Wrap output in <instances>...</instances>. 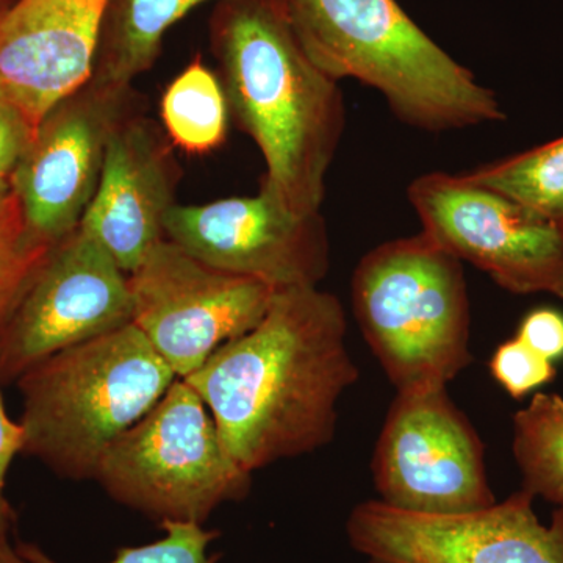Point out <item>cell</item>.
Here are the masks:
<instances>
[{
  "label": "cell",
  "instance_id": "obj_2",
  "mask_svg": "<svg viewBox=\"0 0 563 563\" xmlns=\"http://www.w3.org/2000/svg\"><path fill=\"white\" fill-rule=\"evenodd\" d=\"M210 47L231 117L266 163L263 177L296 213H320L344 131L339 81L303 51L282 0H220Z\"/></svg>",
  "mask_w": 563,
  "mask_h": 563
},
{
  "label": "cell",
  "instance_id": "obj_20",
  "mask_svg": "<svg viewBox=\"0 0 563 563\" xmlns=\"http://www.w3.org/2000/svg\"><path fill=\"white\" fill-rule=\"evenodd\" d=\"M52 247L32 239L14 192L0 196V325Z\"/></svg>",
  "mask_w": 563,
  "mask_h": 563
},
{
  "label": "cell",
  "instance_id": "obj_15",
  "mask_svg": "<svg viewBox=\"0 0 563 563\" xmlns=\"http://www.w3.org/2000/svg\"><path fill=\"white\" fill-rule=\"evenodd\" d=\"M180 179L179 162L162 125L135 111L111 133L98 190L80 228L132 273L166 239V214L177 203Z\"/></svg>",
  "mask_w": 563,
  "mask_h": 563
},
{
  "label": "cell",
  "instance_id": "obj_6",
  "mask_svg": "<svg viewBox=\"0 0 563 563\" xmlns=\"http://www.w3.org/2000/svg\"><path fill=\"white\" fill-rule=\"evenodd\" d=\"M95 479L114 501L163 521L203 525L242 501L252 474L225 450L206 404L184 379L107 448Z\"/></svg>",
  "mask_w": 563,
  "mask_h": 563
},
{
  "label": "cell",
  "instance_id": "obj_21",
  "mask_svg": "<svg viewBox=\"0 0 563 563\" xmlns=\"http://www.w3.org/2000/svg\"><path fill=\"white\" fill-rule=\"evenodd\" d=\"M161 526L165 536L157 542L121 548L107 563H217L218 555L210 553V547L220 532L181 521H163ZM18 548L31 563H58L36 544L18 543Z\"/></svg>",
  "mask_w": 563,
  "mask_h": 563
},
{
  "label": "cell",
  "instance_id": "obj_11",
  "mask_svg": "<svg viewBox=\"0 0 563 563\" xmlns=\"http://www.w3.org/2000/svg\"><path fill=\"white\" fill-rule=\"evenodd\" d=\"M533 498L523 488L506 501L461 514L365 501L347 518V539L372 563H563V509L542 525Z\"/></svg>",
  "mask_w": 563,
  "mask_h": 563
},
{
  "label": "cell",
  "instance_id": "obj_19",
  "mask_svg": "<svg viewBox=\"0 0 563 563\" xmlns=\"http://www.w3.org/2000/svg\"><path fill=\"white\" fill-rule=\"evenodd\" d=\"M465 176L563 224V136L504 161L488 163Z\"/></svg>",
  "mask_w": 563,
  "mask_h": 563
},
{
  "label": "cell",
  "instance_id": "obj_8",
  "mask_svg": "<svg viewBox=\"0 0 563 563\" xmlns=\"http://www.w3.org/2000/svg\"><path fill=\"white\" fill-rule=\"evenodd\" d=\"M409 201L422 233L504 290L563 299V224L465 174H424L410 185Z\"/></svg>",
  "mask_w": 563,
  "mask_h": 563
},
{
  "label": "cell",
  "instance_id": "obj_13",
  "mask_svg": "<svg viewBox=\"0 0 563 563\" xmlns=\"http://www.w3.org/2000/svg\"><path fill=\"white\" fill-rule=\"evenodd\" d=\"M165 236L207 265L276 290L318 287L331 266L321 211L296 213L265 177L254 196L176 203L166 214Z\"/></svg>",
  "mask_w": 563,
  "mask_h": 563
},
{
  "label": "cell",
  "instance_id": "obj_1",
  "mask_svg": "<svg viewBox=\"0 0 563 563\" xmlns=\"http://www.w3.org/2000/svg\"><path fill=\"white\" fill-rule=\"evenodd\" d=\"M346 329L343 303L332 292L280 288L255 328L185 377L247 473L332 442L336 406L358 379Z\"/></svg>",
  "mask_w": 563,
  "mask_h": 563
},
{
  "label": "cell",
  "instance_id": "obj_10",
  "mask_svg": "<svg viewBox=\"0 0 563 563\" xmlns=\"http://www.w3.org/2000/svg\"><path fill=\"white\" fill-rule=\"evenodd\" d=\"M380 501L420 514H461L496 503L484 443L446 388L398 393L374 448Z\"/></svg>",
  "mask_w": 563,
  "mask_h": 563
},
{
  "label": "cell",
  "instance_id": "obj_5",
  "mask_svg": "<svg viewBox=\"0 0 563 563\" xmlns=\"http://www.w3.org/2000/svg\"><path fill=\"white\" fill-rule=\"evenodd\" d=\"M355 320L398 393L446 388L472 363L462 262L426 233L369 251L351 280Z\"/></svg>",
  "mask_w": 563,
  "mask_h": 563
},
{
  "label": "cell",
  "instance_id": "obj_14",
  "mask_svg": "<svg viewBox=\"0 0 563 563\" xmlns=\"http://www.w3.org/2000/svg\"><path fill=\"white\" fill-rule=\"evenodd\" d=\"M109 0H16L0 14V102L33 129L90 80Z\"/></svg>",
  "mask_w": 563,
  "mask_h": 563
},
{
  "label": "cell",
  "instance_id": "obj_24",
  "mask_svg": "<svg viewBox=\"0 0 563 563\" xmlns=\"http://www.w3.org/2000/svg\"><path fill=\"white\" fill-rule=\"evenodd\" d=\"M515 336L548 361H561L563 358V313L550 307L532 310L520 322Z\"/></svg>",
  "mask_w": 563,
  "mask_h": 563
},
{
  "label": "cell",
  "instance_id": "obj_23",
  "mask_svg": "<svg viewBox=\"0 0 563 563\" xmlns=\"http://www.w3.org/2000/svg\"><path fill=\"white\" fill-rule=\"evenodd\" d=\"M33 135L35 129L21 113L0 102V196L11 190V176L31 146Z\"/></svg>",
  "mask_w": 563,
  "mask_h": 563
},
{
  "label": "cell",
  "instance_id": "obj_22",
  "mask_svg": "<svg viewBox=\"0 0 563 563\" xmlns=\"http://www.w3.org/2000/svg\"><path fill=\"white\" fill-rule=\"evenodd\" d=\"M492 376L515 399L525 398L555 379L554 362L531 350L520 339L507 340L496 347L490 361Z\"/></svg>",
  "mask_w": 563,
  "mask_h": 563
},
{
  "label": "cell",
  "instance_id": "obj_25",
  "mask_svg": "<svg viewBox=\"0 0 563 563\" xmlns=\"http://www.w3.org/2000/svg\"><path fill=\"white\" fill-rule=\"evenodd\" d=\"M22 446H24V433L21 424L10 420L0 395V528L11 529L13 526V509L7 501L3 490H5V479L11 462L22 453Z\"/></svg>",
  "mask_w": 563,
  "mask_h": 563
},
{
  "label": "cell",
  "instance_id": "obj_3",
  "mask_svg": "<svg viewBox=\"0 0 563 563\" xmlns=\"http://www.w3.org/2000/svg\"><path fill=\"white\" fill-rule=\"evenodd\" d=\"M303 51L336 81L384 96L406 124L455 131L504 120L495 92L418 27L396 0H282Z\"/></svg>",
  "mask_w": 563,
  "mask_h": 563
},
{
  "label": "cell",
  "instance_id": "obj_26",
  "mask_svg": "<svg viewBox=\"0 0 563 563\" xmlns=\"http://www.w3.org/2000/svg\"><path fill=\"white\" fill-rule=\"evenodd\" d=\"M10 531V528H0V563H31L22 555L18 544H11Z\"/></svg>",
  "mask_w": 563,
  "mask_h": 563
},
{
  "label": "cell",
  "instance_id": "obj_16",
  "mask_svg": "<svg viewBox=\"0 0 563 563\" xmlns=\"http://www.w3.org/2000/svg\"><path fill=\"white\" fill-rule=\"evenodd\" d=\"M207 2L211 0H109L91 79L133 85L157 62L169 29Z\"/></svg>",
  "mask_w": 563,
  "mask_h": 563
},
{
  "label": "cell",
  "instance_id": "obj_17",
  "mask_svg": "<svg viewBox=\"0 0 563 563\" xmlns=\"http://www.w3.org/2000/svg\"><path fill=\"white\" fill-rule=\"evenodd\" d=\"M162 128L177 150L210 154L228 139V98L220 76L196 55L166 87L161 101Z\"/></svg>",
  "mask_w": 563,
  "mask_h": 563
},
{
  "label": "cell",
  "instance_id": "obj_7",
  "mask_svg": "<svg viewBox=\"0 0 563 563\" xmlns=\"http://www.w3.org/2000/svg\"><path fill=\"white\" fill-rule=\"evenodd\" d=\"M132 322L179 379L262 321L276 288L222 272L168 239L129 273Z\"/></svg>",
  "mask_w": 563,
  "mask_h": 563
},
{
  "label": "cell",
  "instance_id": "obj_18",
  "mask_svg": "<svg viewBox=\"0 0 563 563\" xmlns=\"http://www.w3.org/2000/svg\"><path fill=\"white\" fill-rule=\"evenodd\" d=\"M512 451L523 488L563 509V398L536 393L514 415Z\"/></svg>",
  "mask_w": 563,
  "mask_h": 563
},
{
  "label": "cell",
  "instance_id": "obj_9",
  "mask_svg": "<svg viewBox=\"0 0 563 563\" xmlns=\"http://www.w3.org/2000/svg\"><path fill=\"white\" fill-rule=\"evenodd\" d=\"M131 322L129 274L79 225L47 252L0 325V383Z\"/></svg>",
  "mask_w": 563,
  "mask_h": 563
},
{
  "label": "cell",
  "instance_id": "obj_4",
  "mask_svg": "<svg viewBox=\"0 0 563 563\" xmlns=\"http://www.w3.org/2000/svg\"><path fill=\"white\" fill-rule=\"evenodd\" d=\"M179 377L133 322L57 352L16 380L22 453L66 479H95L102 454Z\"/></svg>",
  "mask_w": 563,
  "mask_h": 563
},
{
  "label": "cell",
  "instance_id": "obj_27",
  "mask_svg": "<svg viewBox=\"0 0 563 563\" xmlns=\"http://www.w3.org/2000/svg\"><path fill=\"white\" fill-rule=\"evenodd\" d=\"M3 3H5V0H0V14H2L3 10H5L3 9Z\"/></svg>",
  "mask_w": 563,
  "mask_h": 563
},
{
  "label": "cell",
  "instance_id": "obj_12",
  "mask_svg": "<svg viewBox=\"0 0 563 563\" xmlns=\"http://www.w3.org/2000/svg\"><path fill=\"white\" fill-rule=\"evenodd\" d=\"M132 87L90 77L40 122L10 181L35 242L52 247L79 228L98 190L111 133L140 110Z\"/></svg>",
  "mask_w": 563,
  "mask_h": 563
}]
</instances>
